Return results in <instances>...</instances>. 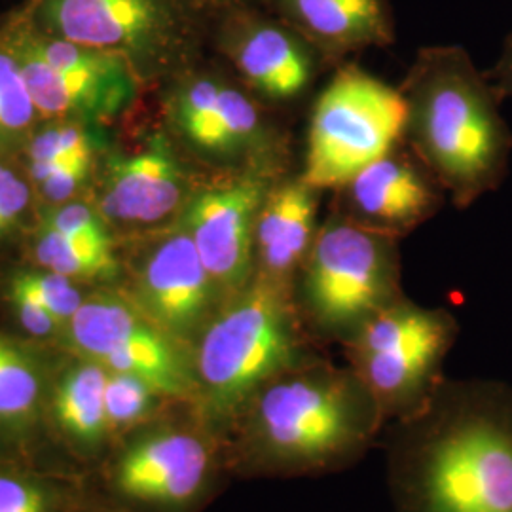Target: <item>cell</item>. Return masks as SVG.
<instances>
[{
  "label": "cell",
  "mask_w": 512,
  "mask_h": 512,
  "mask_svg": "<svg viewBox=\"0 0 512 512\" xmlns=\"http://www.w3.org/2000/svg\"><path fill=\"white\" fill-rule=\"evenodd\" d=\"M395 448L403 512H512V389L440 382Z\"/></svg>",
  "instance_id": "obj_1"
},
{
  "label": "cell",
  "mask_w": 512,
  "mask_h": 512,
  "mask_svg": "<svg viewBox=\"0 0 512 512\" xmlns=\"http://www.w3.org/2000/svg\"><path fill=\"white\" fill-rule=\"evenodd\" d=\"M384 414L349 366L310 357L264 385L245 404L239 461L255 473H325L359 458L378 435Z\"/></svg>",
  "instance_id": "obj_2"
},
{
  "label": "cell",
  "mask_w": 512,
  "mask_h": 512,
  "mask_svg": "<svg viewBox=\"0 0 512 512\" xmlns=\"http://www.w3.org/2000/svg\"><path fill=\"white\" fill-rule=\"evenodd\" d=\"M404 145L458 209L507 179L512 131L494 88L459 44L420 48L399 86Z\"/></svg>",
  "instance_id": "obj_3"
},
{
  "label": "cell",
  "mask_w": 512,
  "mask_h": 512,
  "mask_svg": "<svg viewBox=\"0 0 512 512\" xmlns=\"http://www.w3.org/2000/svg\"><path fill=\"white\" fill-rule=\"evenodd\" d=\"M310 338L294 291L255 275L192 344L194 403L203 421L232 427L264 385L313 357Z\"/></svg>",
  "instance_id": "obj_4"
},
{
  "label": "cell",
  "mask_w": 512,
  "mask_h": 512,
  "mask_svg": "<svg viewBox=\"0 0 512 512\" xmlns=\"http://www.w3.org/2000/svg\"><path fill=\"white\" fill-rule=\"evenodd\" d=\"M165 82V129L183 154L215 173L294 171L289 131L234 74L196 61Z\"/></svg>",
  "instance_id": "obj_5"
},
{
  "label": "cell",
  "mask_w": 512,
  "mask_h": 512,
  "mask_svg": "<svg viewBox=\"0 0 512 512\" xmlns=\"http://www.w3.org/2000/svg\"><path fill=\"white\" fill-rule=\"evenodd\" d=\"M21 12L50 35L126 57L143 82L200 61L211 25L190 0H29Z\"/></svg>",
  "instance_id": "obj_6"
},
{
  "label": "cell",
  "mask_w": 512,
  "mask_h": 512,
  "mask_svg": "<svg viewBox=\"0 0 512 512\" xmlns=\"http://www.w3.org/2000/svg\"><path fill=\"white\" fill-rule=\"evenodd\" d=\"M401 296L399 239L330 211L294 285L311 336L346 344L372 315Z\"/></svg>",
  "instance_id": "obj_7"
},
{
  "label": "cell",
  "mask_w": 512,
  "mask_h": 512,
  "mask_svg": "<svg viewBox=\"0 0 512 512\" xmlns=\"http://www.w3.org/2000/svg\"><path fill=\"white\" fill-rule=\"evenodd\" d=\"M404 126L399 86L348 59L313 97L300 175L317 190L334 192L404 143Z\"/></svg>",
  "instance_id": "obj_8"
},
{
  "label": "cell",
  "mask_w": 512,
  "mask_h": 512,
  "mask_svg": "<svg viewBox=\"0 0 512 512\" xmlns=\"http://www.w3.org/2000/svg\"><path fill=\"white\" fill-rule=\"evenodd\" d=\"M458 321L401 296L372 315L346 344L348 366L387 418L420 412L442 382L440 368L458 338Z\"/></svg>",
  "instance_id": "obj_9"
},
{
  "label": "cell",
  "mask_w": 512,
  "mask_h": 512,
  "mask_svg": "<svg viewBox=\"0 0 512 512\" xmlns=\"http://www.w3.org/2000/svg\"><path fill=\"white\" fill-rule=\"evenodd\" d=\"M67 342L84 361L137 376L167 401L194 403L192 349L160 329L131 296L86 298L67 323Z\"/></svg>",
  "instance_id": "obj_10"
},
{
  "label": "cell",
  "mask_w": 512,
  "mask_h": 512,
  "mask_svg": "<svg viewBox=\"0 0 512 512\" xmlns=\"http://www.w3.org/2000/svg\"><path fill=\"white\" fill-rule=\"evenodd\" d=\"M209 38L228 69L266 109H294L310 97L327 57L264 6L211 18Z\"/></svg>",
  "instance_id": "obj_11"
},
{
  "label": "cell",
  "mask_w": 512,
  "mask_h": 512,
  "mask_svg": "<svg viewBox=\"0 0 512 512\" xmlns=\"http://www.w3.org/2000/svg\"><path fill=\"white\" fill-rule=\"evenodd\" d=\"M275 179L262 173H215L198 183L177 220L194 241L222 302L255 279L256 219Z\"/></svg>",
  "instance_id": "obj_12"
},
{
  "label": "cell",
  "mask_w": 512,
  "mask_h": 512,
  "mask_svg": "<svg viewBox=\"0 0 512 512\" xmlns=\"http://www.w3.org/2000/svg\"><path fill=\"white\" fill-rule=\"evenodd\" d=\"M131 298L160 329L190 349L224 304L194 241L177 222L158 228L145 241Z\"/></svg>",
  "instance_id": "obj_13"
},
{
  "label": "cell",
  "mask_w": 512,
  "mask_h": 512,
  "mask_svg": "<svg viewBox=\"0 0 512 512\" xmlns=\"http://www.w3.org/2000/svg\"><path fill=\"white\" fill-rule=\"evenodd\" d=\"M332 205L361 228L401 239L439 213L444 190L401 143L334 190Z\"/></svg>",
  "instance_id": "obj_14"
},
{
  "label": "cell",
  "mask_w": 512,
  "mask_h": 512,
  "mask_svg": "<svg viewBox=\"0 0 512 512\" xmlns=\"http://www.w3.org/2000/svg\"><path fill=\"white\" fill-rule=\"evenodd\" d=\"M181 152L167 133H154L137 152L114 158L101 188V215L137 228L175 224L200 183Z\"/></svg>",
  "instance_id": "obj_15"
},
{
  "label": "cell",
  "mask_w": 512,
  "mask_h": 512,
  "mask_svg": "<svg viewBox=\"0 0 512 512\" xmlns=\"http://www.w3.org/2000/svg\"><path fill=\"white\" fill-rule=\"evenodd\" d=\"M215 450L198 429L167 425L135 440L116 465V488L131 501L184 509L207 488Z\"/></svg>",
  "instance_id": "obj_16"
},
{
  "label": "cell",
  "mask_w": 512,
  "mask_h": 512,
  "mask_svg": "<svg viewBox=\"0 0 512 512\" xmlns=\"http://www.w3.org/2000/svg\"><path fill=\"white\" fill-rule=\"evenodd\" d=\"M321 194L300 171L275 179L256 219L255 275L294 291L321 226Z\"/></svg>",
  "instance_id": "obj_17"
},
{
  "label": "cell",
  "mask_w": 512,
  "mask_h": 512,
  "mask_svg": "<svg viewBox=\"0 0 512 512\" xmlns=\"http://www.w3.org/2000/svg\"><path fill=\"white\" fill-rule=\"evenodd\" d=\"M262 6L313 44L332 67L397 40L391 0H264Z\"/></svg>",
  "instance_id": "obj_18"
},
{
  "label": "cell",
  "mask_w": 512,
  "mask_h": 512,
  "mask_svg": "<svg viewBox=\"0 0 512 512\" xmlns=\"http://www.w3.org/2000/svg\"><path fill=\"white\" fill-rule=\"evenodd\" d=\"M0 44L18 61L27 92L40 116L78 114L110 118L135 99L139 82H107L82 74L61 73L2 25Z\"/></svg>",
  "instance_id": "obj_19"
},
{
  "label": "cell",
  "mask_w": 512,
  "mask_h": 512,
  "mask_svg": "<svg viewBox=\"0 0 512 512\" xmlns=\"http://www.w3.org/2000/svg\"><path fill=\"white\" fill-rule=\"evenodd\" d=\"M109 370L93 361L71 368L55 387L52 410L57 425L82 444H95L109 431L107 391Z\"/></svg>",
  "instance_id": "obj_20"
},
{
  "label": "cell",
  "mask_w": 512,
  "mask_h": 512,
  "mask_svg": "<svg viewBox=\"0 0 512 512\" xmlns=\"http://www.w3.org/2000/svg\"><path fill=\"white\" fill-rule=\"evenodd\" d=\"M40 397L42 380L35 359L0 336V427H29L37 418Z\"/></svg>",
  "instance_id": "obj_21"
},
{
  "label": "cell",
  "mask_w": 512,
  "mask_h": 512,
  "mask_svg": "<svg viewBox=\"0 0 512 512\" xmlns=\"http://www.w3.org/2000/svg\"><path fill=\"white\" fill-rule=\"evenodd\" d=\"M35 258L44 270L65 275L73 281L112 277L120 270L114 247H99L65 238L44 224L35 243Z\"/></svg>",
  "instance_id": "obj_22"
},
{
  "label": "cell",
  "mask_w": 512,
  "mask_h": 512,
  "mask_svg": "<svg viewBox=\"0 0 512 512\" xmlns=\"http://www.w3.org/2000/svg\"><path fill=\"white\" fill-rule=\"evenodd\" d=\"M38 116L18 61L0 44V147H12L21 141Z\"/></svg>",
  "instance_id": "obj_23"
},
{
  "label": "cell",
  "mask_w": 512,
  "mask_h": 512,
  "mask_svg": "<svg viewBox=\"0 0 512 512\" xmlns=\"http://www.w3.org/2000/svg\"><path fill=\"white\" fill-rule=\"evenodd\" d=\"M165 397L152 385L124 372H110L105 391L109 431L129 429L147 421Z\"/></svg>",
  "instance_id": "obj_24"
},
{
  "label": "cell",
  "mask_w": 512,
  "mask_h": 512,
  "mask_svg": "<svg viewBox=\"0 0 512 512\" xmlns=\"http://www.w3.org/2000/svg\"><path fill=\"white\" fill-rule=\"evenodd\" d=\"M31 164L42 162H74L82 158H93L90 135L76 124H57L42 129L29 143Z\"/></svg>",
  "instance_id": "obj_25"
},
{
  "label": "cell",
  "mask_w": 512,
  "mask_h": 512,
  "mask_svg": "<svg viewBox=\"0 0 512 512\" xmlns=\"http://www.w3.org/2000/svg\"><path fill=\"white\" fill-rule=\"evenodd\" d=\"M23 289H27L48 310L54 313L61 325H67L84 304L82 293L74 285L73 279L54 272H25L12 279Z\"/></svg>",
  "instance_id": "obj_26"
},
{
  "label": "cell",
  "mask_w": 512,
  "mask_h": 512,
  "mask_svg": "<svg viewBox=\"0 0 512 512\" xmlns=\"http://www.w3.org/2000/svg\"><path fill=\"white\" fill-rule=\"evenodd\" d=\"M44 226L52 228L65 238L99 247H114L105 220L86 203H65L63 207H57L44 219Z\"/></svg>",
  "instance_id": "obj_27"
},
{
  "label": "cell",
  "mask_w": 512,
  "mask_h": 512,
  "mask_svg": "<svg viewBox=\"0 0 512 512\" xmlns=\"http://www.w3.org/2000/svg\"><path fill=\"white\" fill-rule=\"evenodd\" d=\"M0 512H50V495L33 480L0 473Z\"/></svg>",
  "instance_id": "obj_28"
},
{
  "label": "cell",
  "mask_w": 512,
  "mask_h": 512,
  "mask_svg": "<svg viewBox=\"0 0 512 512\" xmlns=\"http://www.w3.org/2000/svg\"><path fill=\"white\" fill-rule=\"evenodd\" d=\"M31 203V190L14 169L0 164V236L10 232Z\"/></svg>",
  "instance_id": "obj_29"
},
{
  "label": "cell",
  "mask_w": 512,
  "mask_h": 512,
  "mask_svg": "<svg viewBox=\"0 0 512 512\" xmlns=\"http://www.w3.org/2000/svg\"><path fill=\"white\" fill-rule=\"evenodd\" d=\"M10 300L18 313L19 323L23 329L33 336H50L61 329L52 311L48 310L40 300H37L27 289H23L16 281L10 285Z\"/></svg>",
  "instance_id": "obj_30"
},
{
  "label": "cell",
  "mask_w": 512,
  "mask_h": 512,
  "mask_svg": "<svg viewBox=\"0 0 512 512\" xmlns=\"http://www.w3.org/2000/svg\"><path fill=\"white\" fill-rule=\"evenodd\" d=\"M90 165H92V160H82V162L67 165V167L55 171L54 175H50L42 183H38V188L48 202H65L88 179Z\"/></svg>",
  "instance_id": "obj_31"
},
{
  "label": "cell",
  "mask_w": 512,
  "mask_h": 512,
  "mask_svg": "<svg viewBox=\"0 0 512 512\" xmlns=\"http://www.w3.org/2000/svg\"><path fill=\"white\" fill-rule=\"evenodd\" d=\"M484 73L501 103L505 99H512V31L505 38L501 54L497 57L494 67Z\"/></svg>",
  "instance_id": "obj_32"
},
{
  "label": "cell",
  "mask_w": 512,
  "mask_h": 512,
  "mask_svg": "<svg viewBox=\"0 0 512 512\" xmlns=\"http://www.w3.org/2000/svg\"><path fill=\"white\" fill-rule=\"evenodd\" d=\"M207 18H215L224 12L238 10L245 6H262L264 0H190Z\"/></svg>",
  "instance_id": "obj_33"
}]
</instances>
